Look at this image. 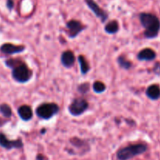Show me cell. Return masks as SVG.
<instances>
[{
    "mask_svg": "<svg viewBox=\"0 0 160 160\" xmlns=\"http://www.w3.org/2000/svg\"><path fill=\"white\" fill-rule=\"evenodd\" d=\"M86 4L88 5V6L89 7V9L92 11V12L95 13V15L98 18H99L101 20V21L102 23L106 22L108 19V14L104 9H102L96 2H95V0H85Z\"/></svg>",
    "mask_w": 160,
    "mask_h": 160,
    "instance_id": "cell-7",
    "label": "cell"
},
{
    "mask_svg": "<svg viewBox=\"0 0 160 160\" xmlns=\"http://www.w3.org/2000/svg\"><path fill=\"white\" fill-rule=\"evenodd\" d=\"M0 112L2 114L3 117L6 118H9L12 116V109L7 104H2L0 106Z\"/></svg>",
    "mask_w": 160,
    "mask_h": 160,
    "instance_id": "cell-17",
    "label": "cell"
},
{
    "mask_svg": "<svg viewBox=\"0 0 160 160\" xmlns=\"http://www.w3.org/2000/svg\"><path fill=\"white\" fill-rule=\"evenodd\" d=\"M142 25L145 28V36L147 38H155L157 37L160 30V21L156 16L148 12H142L139 15Z\"/></svg>",
    "mask_w": 160,
    "mask_h": 160,
    "instance_id": "cell-2",
    "label": "cell"
},
{
    "mask_svg": "<svg viewBox=\"0 0 160 160\" xmlns=\"http://www.w3.org/2000/svg\"><path fill=\"white\" fill-rule=\"evenodd\" d=\"M146 95L152 100H157L160 98V88L157 84H152L147 88Z\"/></svg>",
    "mask_w": 160,
    "mask_h": 160,
    "instance_id": "cell-13",
    "label": "cell"
},
{
    "mask_svg": "<svg viewBox=\"0 0 160 160\" xmlns=\"http://www.w3.org/2000/svg\"><path fill=\"white\" fill-rule=\"evenodd\" d=\"M0 145L6 149H12V148H20L23 147V142L20 139L16 141L8 140L6 135L0 133Z\"/></svg>",
    "mask_w": 160,
    "mask_h": 160,
    "instance_id": "cell-8",
    "label": "cell"
},
{
    "mask_svg": "<svg viewBox=\"0 0 160 160\" xmlns=\"http://www.w3.org/2000/svg\"><path fill=\"white\" fill-rule=\"evenodd\" d=\"M85 28L86 27L84 26L81 22L75 20H70L66 24L67 33L69 37L71 38H76Z\"/></svg>",
    "mask_w": 160,
    "mask_h": 160,
    "instance_id": "cell-6",
    "label": "cell"
},
{
    "mask_svg": "<svg viewBox=\"0 0 160 160\" xmlns=\"http://www.w3.org/2000/svg\"><path fill=\"white\" fill-rule=\"evenodd\" d=\"M89 91V84L88 83H84L78 86V92L81 94H86Z\"/></svg>",
    "mask_w": 160,
    "mask_h": 160,
    "instance_id": "cell-19",
    "label": "cell"
},
{
    "mask_svg": "<svg viewBox=\"0 0 160 160\" xmlns=\"http://www.w3.org/2000/svg\"><path fill=\"white\" fill-rule=\"evenodd\" d=\"M37 159L38 160H44V156H42V155H38L37 156Z\"/></svg>",
    "mask_w": 160,
    "mask_h": 160,
    "instance_id": "cell-21",
    "label": "cell"
},
{
    "mask_svg": "<svg viewBox=\"0 0 160 160\" xmlns=\"http://www.w3.org/2000/svg\"><path fill=\"white\" fill-rule=\"evenodd\" d=\"M17 112H18L19 117L24 121H29L33 117L32 109L29 106H27V105L20 106Z\"/></svg>",
    "mask_w": 160,
    "mask_h": 160,
    "instance_id": "cell-12",
    "label": "cell"
},
{
    "mask_svg": "<svg viewBox=\"0 0 160 160\" xmlns=\"http://www.w3.org/2000/svg\"><path fill=\"white\" fill-rule=\"evenodd\" d=\"M25 50V47L23 45H15L10 43L3 44L0 47V51L4 54H16V53L22 52Z\"/></svg>",
    "mask_w": 160,
    "mask_h": 160,
    "instance_id": "cell-9",
    "label": "cell"
},
{
    "mask_svg": "<svg viewBox=\"0 0 160 160\" xmlns=\"http://www.w3.org/2000/svg\"><path fill=\"white\" fill-rule=\"evenodd\" d=\"M105 31L107 34H116L119 31V23L117 20H112L109 21V23H106V25L104 28Z\"/></svg>",
    "mask_w": 160,
    "mask_h": 160,
    "instance_id": "cell-14",
    "label": "cell"
},
{
    "mask_svg": "<svg viewBox=\"0 0 160 160\" xmlns=\"http://www.w3.org/2000/svg\"><path fill=\"white\" fill-rule=\"evenodd\" d=\"M117 62H118L120 67L125 69V70H129L132 67V63L123 56H119L118 59H117Z\"/></svg>",
    "mask_w": 160,
    "mask_h": 160,
    "instance_id": "cell-16",
    "label": "cell"
},
{
    "mask_svg": "<svg viewBox=\"0 0 160 160\" xmlns=\"http://www.w3.org/2000/svg\"><path fill=\"white\" fill-rule=\"evenodd\" d=\"M88 109V102L82 98H77L72 101L68 110L73 117L81 116Z\"/></svg>",
    "mask_w": 160,
    "mask_h": 160,
    "instance_id": "cell-5",
    "label": "cell"
},
{
    "mask_svg": "<svg viewBox=\"0 0 160 160\" xmlns=\"http://www.w3.org/2000/svg\"><path fill=\"white\" fill-rule=\"evenodd\" d=\"M13 6H14L13 0H7V2H6V6H7V8L9 9V10H11V9L13 8Z\"/></svg>",
    "mask_w": 160,
    "mask_h": 160,
    "instance_id": "cell-20",
    "label": "cell"
},
{
    "mask_svg": "<svg viewBox=\"0 0 160 160\" xmlns=\"http://www.w3.org/2000/svg\"><path fill=\"white\" fill-rule=\"evenodd\" d=\"M75 62V56L73 52L70 51H66L62 53L61 55V62L62 65L67 68H70L74 64Z\"/></svg>",
    "mask_w": 160,
    "mask_h": 160,
    "instance_id": "cell-10",
    "label": "cell"
},
{
    "mask_svg": "<svg viewBox=\"0 0 160 160\" xmlns=\"http://www.w3.org/2000/svg\"><path fill=\"white\" fill-rule=\"evenodd\" d=\"M93 90L96 93H102L106 89V85L101 81H95L93 84Z\"/></svg>",
    "mask_w": 160,
    "mask_h": 160,
    "instance_id": "cell-18",
    "label": "cell"
},
{
    "mask_svg": "<svg viewBox=\"0 0 160 160\" xmlns=\"http://www.w3.org/2000/svg\"><path fill=\"white\" fill-rule=\"evenodd\" d=\"M59 108L56 103H42L36 109V115L43 120H49L58 113Z\"/></svg>",
    "mask_w": 160,
    "mask_h": 160,
    "instance_id": "cell-4",
    "label": "cell"
},
{
    "mask_svg": "<svg viewBox=\"0 0 160 160\" xmlns=\"http://www.w3.org/2000/svg\"><path fill=\"white\" fill-rule=\"evenodd\" d=\"M156 53L155 52L154 50L150 48L142 49L138 54V59L142 61H152L156 59Z\"/></svg>",
    "mask_w": 160,
    "mask_h": 160,
    "instance_id": "cell-11",
    "label": "cell"
},
{
    "mask_svg": "<svg viewBox=\"0 0 160 160\" xmlns=\"http://www.w3.org/2000/svg\"><path fill=\"white\" fill-rule=\"evenodd\" d=\"M78 62H79L80 64V69H81V73L84 75L88 73V71L90 70V65H89L88 62L86 60L84 56H81V55L78 56Z\"/></svg>",
    "mask_w": 160,
    "mask_h": 160,
    "instance_id": "cell-15",
    "label": "cell"
},
{
    "mask_svg": "<svg viewBox=\"0 0 160 160\" xmlns=\"http://www.w3.org/2000/svg\"><path fill=\"white\" fill-rule=\"evenodd\" d=\"M7 67L12 69V76L19 83H26L31 80L32 71L28 68L27 64L18 59H8L6 61Z\"/></svg>",
    "mask_w": 160,
    "mask_h": 160,
    "instance_id": "cell-1",
    "label": "cell"
},
{
    "mask_svg": "<svg viewBox=\"0 0 160 160\" xmlns=\"http://www.w3.org/2000/svg\"><path fill=\"white\" fill-rule=\"evenodd\" d=\"M147 146L143 144L129 145L128 147L121 148L117 152V158L120 160H128L133 157L145 152Z\"/></svg>",
    "mask_w": 160,
    "mask_h": 160,
    "instance_id": "cell-3",
    "label": "cell"
}]
</instances>
